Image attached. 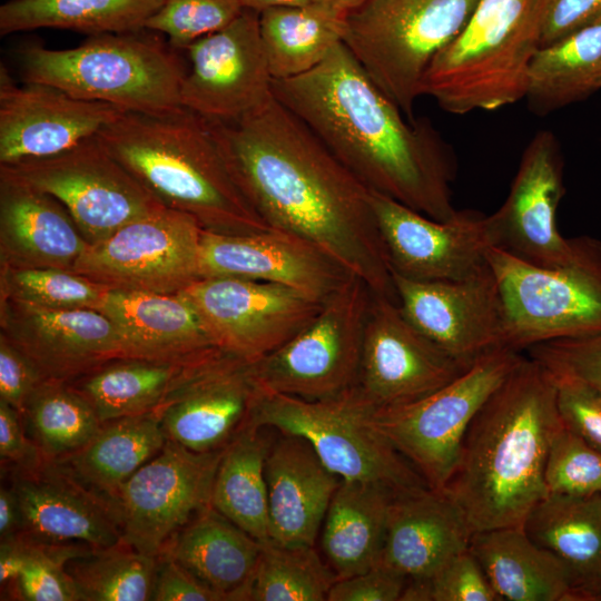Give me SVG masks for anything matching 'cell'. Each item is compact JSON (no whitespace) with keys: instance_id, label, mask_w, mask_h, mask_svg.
<instances>
[{"instance_id":"83f0119b","label":"cell","mask_w":601,"mask_h":601,"mask_svg":"<svg viewBox=\"0 0 601 601\" xmlns=\"http://www.w3.org/2000/svg\"><path fill=\"white\" fill-rule=\"evenodd\" d=\"M280 434L270 443L265 462L269 540L313 546L342 479L324 465L305 439Z\"/></svg>"},{"instance_id":"d4e9b609","label":"cell","mask_w":601,"mask_h":601,"mask_svg":"<svg viewBox=\"0 0 601 601\" xmlns=\"http://www.w3.org/2000/svg\"><path fill=\"white\" fill-rule=\"evenodd\" d=\"M10 486L21 510L20 534L41 542L92 548L122 541L110 509L49 460L32 470L14 467Z\"/></svg>"},{"instance_id":"30bf717a","label":"cell","mask_w":601,"mask_h":601,"mask_svg":"<svg viewBox=\"0 0 601 601\" xmlns=\"http://www.w3.org/2000/svg\"><path fill=\"white\" fill-rule=\"evenodd\" d=\"M523 356L510 348L494 349L420 400L376 407L372 425L431 489L442 491L455 469L474 416Z\"/></svg>"},{"instance_id":"cb8c5ba5","label":"cell","mask_w":601,"mask_h":601,"mask_svg":"<svg viewBox=\"0 0 601 601\" xmlns=\"http://www.w3.org/2000/svg\"><path fill=\"white\" fill-rule=\"evenodd\" d=\"M8 339L26 353L46 380H62L120 356L112 322L95 309H51L4 298Z\"/></svg>"},{"instance_id":"2e32d148","label":"cell","mask_w":601,"mask_h":601,"mask_svg":"<svg viewBox=\"0 0 601 601\" xmlns=\"http://www.w3.org/2000/svg\"><path fill=\"white\" fill-rule=\"evenodd\" d=\"M190 67L180 88L181 107L209 121L228 122L272 96L259 33V13L245 9L234 21L186 48Z\"/></svg>"},{"instance_id":"d6986e66","label":"cell","mask_w":601,"mask_h":601,"mask_svg":"<svg viewBox=\"0 0 601 601\" xmlns=\"http://www.w3.org/2000/svg\"><path fill=\"white\" fill-rule=\"evenodd\" d=\"M564 194L563 158L558 139L540 130L525 147L510 193L489 215L494 247L540 267L570 262L577 238L563 237L556 209Z\"/></svg>"},{"instance_id":"f6af8a7d","label":"cell","mask_w":601,"mask_h":601,"mask_svg":"<svg viewBox=\"0 0 601 601\" xmlns=\"http://www.w3.org/2000/svg\"><path fill=\"white\" fill-rule=\"evenodd\" d=\"M244 10L240 0H162L145 29L165 35L174 49L186 50L196 40L228 26Z\"/></svg>"},{"instance_id":"ffe728a7","label":"cell","mask_w":601,"mask_h":601,"mask_svg":"<svg viewBox=\"0 0 601 601\" xmlns=\"http://www.w3.org/2000/svg\"><path fill=\"white\" fill-rule=\"evenodd\" d=\"M469 367L415 328L396 300L372 294L357 384L376 407L420 400Z\"/></svg>"},{"instance_id":"11a10c76","label":"cell","mask_w":601,"mask_h":601,"mask_svg":"<svg viewBox=\"0 0 601 601\" xmlns=\"http://www.w3.org/2000/svg\"><path fill=\"white\" fill-rule=\"evenodd\" d=\"M21 413L0 400V456L16 469L32 470L43 464L47 459L37 444L24 434L20 421Z\"/></svg>"},{"instance_id":"ee69618b","label":"cell","mask_w":601,"mask_h":601,"mask_svg":"<svg viewBox=\"0 0 601 601\" xmlns=\"http://www.w3.org/2000/svg\"><path fill=\"white\" fill-rule=\"evenodd\" d=\"M24 563L14 581L16 595L24 601H81L66 571V562L92 548L81 543H49L20 534Z\"/></svg>"},{"instance_id":"e0dca14e","label":"cell","mask_w":601,"mask_h":601,"mask_svg":"<svg viewBox=\"0 0 601 601\" xmlns=\"http://www.w3.org/2000/svg\"><path fill=\"white\" fill-rule=\"evenodd\" d=\"M371 200L392 274L460 280L487 265L494 247L489 216L456 210L450 219L436 220L375 191Z\"/></svg>"},{"instance_id":"680465c9","label":"cell","mask_w":601,"mask_h":601,"mask_svg":"<svg viewBox=\"0 0 601 601\" xmlns=\"http://www.w3.org/2000/svg\"><path fill=\"white\" fill-rule=\"evenodd\" d=\"M366 1L368 0H315L314 3H317L332 13L346 19Z\"/></svg>"},{"instance_id":"7a4b0ae2","label":"cell","mask_w":601,"mask_h":601,"mask_svg":"<svg viewBox=\"0 0 601 601\" xmlns=\"http://www.w3.org/2000/svg\"><path fill=\"white\" fill-rule=\"evenodd\" d=\"M272 91L371 191L436 220L455 215L453 147L428 118L404 119L344 42Z\"/></svg>"},{"instance_id":"f1b7e54d","label":"cell","mask_w":601,"mask_h":601,"mask_svg":"<svg viewBox=\"0 0 601 601\" xmlns=\"http://www.w3.org/2000/svg\"><path fill=\"white\" fill-rule=\"evenodd\" d=\"M99 312L116 327L120 357L179 359L219 348L197 309L180 293L109 289Z\"/></svg>"},{"instance_id":"4dcf8cb0","label":"cell","mask_w":601,"mask_h":601,"mask_svg":"<svg viewBox=\"0 0 601 601\" xmlns=\"http://www.w3.org/2000/svg\"><path fill=\"white\" fill-rule=\"evenodd\" d=\"M523 528L565 566L572 601H592L601 592V494H549L531 510Z\"/></svg>"},{"instance_id":"8992f818","label":"cell","mask_w":601,"mask_h":601,"mask_svg":"<svg viewBox=\"0 0 601 601\" xmlns=\"http://www.w3.org/2000/svg\"><path fill=\"white\" fill-rule=\"evenodd\" d=\"M148 29L90 36L69 49L30 45L20 50L23 82L57 87L125 111L166 115L183 108L187 68L168 42Z\"/></svg>"},{"instance_id":"4fadbf2b","label":"cell","mask_w":601,"mask_h":601,"mask_svg":"<svg viewBox=\"0 0 601 601\" xmlns=\"http://www.w3.org/2000/svg\"><path fill=\"white\" fill-rule=\"evenodd\" d=\"M8 167L58 199L89 245L107 239L164 205L110 154L97 135L61 154Z\"/></svg>"},{"instance_id":"7dc6e473","label":"cell","mask_w":601,"mask_h":601,"mask_svg":"<svg viewBox=\"0 0 601 601\" xmlns=\"http://www.w3.org/2000/svg\"><path fill=\"white\" fill-rule=\"evenodd\" d=\"M525 352L551 374L579 380L601 392V334L549 341Z\"/></svg>"},{"instance_id":"f5cc1de1","label":"cell","mask_w":601,"mask_h":601,"mask_svg":"<svg viewBox=\"0 0 601 601\" xmlns=\"http://www.w3.org/2000/svg\"><path fill=\"white\" fill-rule=\"evenodd\" d=\"M601 17V0H544L540 48L548 47Z\"/></svg>"},{"instance_id":"5bb4252c","label":"cell","mask_w":601,"mask_h":601,"mask_svg":"<svg viewBox=\"0 0 601 601\" xmlns=\"http://www.w3.org/2000/svg\"><path fill=\"white\" fill-rule=\"evenodd\" d=\"M224 449L195 452L167 440L118 491L114 515L122 541L138 552L159 555L178 531L211 506Z\"/></svg>"},{"instance_id":"c3c4849f","label":"cell","mask_w":601,"mask_h":601,"mask_svg":"<svg viewBox=\"0 0 601 601\" xmlns=\"http://www.w3.org/2000/svg\"><path fill=\"white\" fill-rule=\"evenodd\" d=\"M422 579L428 601H501L470 549Z\"/></svg>"},{"instance_id":"9f6ffc18","label":"cell","mask_w":601,"mask_h":601,"mask_svg":"<svg viewBox=\"0 0 601 601\" xmlns=\"http://www.w3.org/2000/svg\"><path fill=\"white\" fill-rule=\"evenodd\" d=\"M24 563L23 539L19 534L2 540L0 544V583L1 587L13 583L19 577Z\"/></svg>"},{"instance_id":"94428289","label":"cell","mask_w":601,"mask_h":601,"mask_svg":"<svg viewBox=\"0 0 601 601\" xmlns=\"http://www.w3.org/2000/svg\"><path fill=\"white\" fill-rule=\"evenodd\" d=\"M592 601H601V592H599L593 599Z\"/></svg>"},{"instance_id":"1f68e13d","label":"cell","mask_w":601,"mask_h":601,"mask_svg":"<svg viewBox=\"0 0 601 601\" xmlns=\"http://www.w3.org/2000/svg\"><path fill=\"white\" fill-rule=\"evenodd\" d=\"M166 441L159 415L152 411L104 423L82 449L51 462L114 514L121 485L152 459Z\"/></svg>"},{"instance_id":"ac0fdd59","label":"cell","mask_w":601,"mask_h":601,"mask_svg":"<svg viewBox=\"0 0 601 601\" xmlns=\"http://www.w3.org/2000/svg\"><path fill=\"white\" fill-rule=\"evenodd\" d=\"M397 304L424 336L464 366L505 348L503 304L487 265L460 280H414L395 274Z\"/></svg>"},{"instance_id":"60d3db41","label":"cell","mask_w":601,"mask_h":601,"mask_svg":"<svg viewBox=\"0 0 601 601\" xmlns=\"http://www.w3.org/2000/svg\"><path fill=\"white\" fill-rule=\"evenodd\" d=\"M157 561L121 541L73 555L66 571L81 601H146L151 597Z\"/></svg>"},{"instance_id":"6da1fadb","label":"cell","mask_w":601,"mask_h":601,"mask_svg":"<svg viewBox=\"0 0 601 601\" xmlns=\"http://www.w3.org/2000/svg\"><path fill=\"white\" fill-rule=\"evenodd\" d=\"M238 188L269 228L302 237L397 302L371 190L273 95L246 116L209 121Z\"/></svg>"},{"instance_id":"ba28073f","label":"cell","mask_w":601,"mask_h":601,"mask_svg":"<svg viewBox=\"0 0 601 601\" xmlns=\"http://www.w3.org/2000/svg\"><path fill=\"white\" fill-rule=\"evenodd\" d=\"M486 259L501 293L505 348L601 334L600 240L578 237L574 257L552 268L495 247Z\"/></svg>"},{"instance_id":"44dd1931","label":"cell","mask_w":601,"mask_h":601,"mask_svg":"<svg viewBox=\"0 0 601 601\" xmlns=\"http://www.w3.org/2000/svg\"><path fill=\"white\" fill-rule=\"evenodd\" d=\"M260 386L253 363L218 351L156 410L167 440L195 452L224 449L250 422Z\"/></svg>"},{"instance_id":"52a82bcc","label":"cell","mask_w":601,"mask_h":601,"mask_svg":"<svg viewBox=\"0 0 601 601\" xmlns=\"http://www.w3.org/2000/svg\"><path fill=\"white\" fill-rule=\"evenodd\" d=\"M375 408L358 384L322 400L260 386L249 424L305 439L324 465L342 480L378 483L394 493L428 486L373 427Z\"/></svg>"},{"instance_id":"7c38bea8","label":"cell","mask_w":601,"mask_h":601,"mask_svg":"<svg viewBox=\"0 0 601 601\" xmlns=\"http://www.w3.org/2000/svg\"><path fill=\"white\" fill-rule=\"evenodd\" d=\"M203 227L165 205L89 245L72 270L110 289L177 294L201 278Z\"/></svg>"},{"instance_id":"91938a15","label":"cell","mask_w":601,"mask_h":601,"mask_svg":"<svg viewBox=\"0 0 601 601\" xmlns=\"http://www.w3.org/2000/svg\"><path fill=\"white\" fill-rule=\"evenodd\" d=\"M240 2L245 9L259 13L269 8L311 4L315 0H240Z\"/></svg>"},{"instance_id":"603a6c76","label":"cell","mask_w":601,"mask_h":601,"mask_svg":"<svg viewBox=\"0 0 601 601\" xmlns=\"http://www.w3.org/2000/svg\"><path fill=\"white\" fill-rule=\"evenodd\" d=\"M200 275L279 284L318 302L354 276L311 242L274 228L242 235L203 229Z\"/></svg>"},{"instance_id":"74e56055","label":"cell","mask_w":601,"mask_h":601,"mask_svg":"<svg viewBox=\"0 0 601 601\" xmlns=\"http://www.w3.org/2000/svg\"><path fill=\"white\" fill-rule=\"evenodd\" d=\"M264 428L248 424L225 446L211 493V508L259 542L269 540Z\"/></svg>"},{"instance_id":"f907efd6","label":"cell","mask_w":601,"mask_h":601,"mask_svg":"<svg viewBox=\"0 0 601 601\" xmlns=\"http://www.w3.org/2000/svg\"><path fill=\"white\" fill-rule=\"evenodd\" d=\"M45 380L32 359L11 341L1 335L0 400L7 402L22 414L29 396Z\"/></svg>"},{"instance_id":"6f0895ef","label":"cell","mask_w":601,"mask_h":601,"mask_svg":"<svg viewBox=\"0 0 601 601\" xmlns=\"http://www.w3.org/2000/svg\"><path fill=\"white\" fill-rule=\"evenodd\" d=\"M22 531V516L17 495L11 486L0 489V538L8 540Z\"/></svg>"},{"instance_id":"d590c367","label":"cell","mask_w":601,"mask_h":601,"mask_svg":"<svg viewBox=\"0 0 601 601\" xmlns=\"http://www.w3.org/2000/svg\"><path fill=\"white\" fill-rule=\"evenodd\" d=\"M219 349L179 359L129 358L110 364L89 375L79 392L102 424L152 412L195 367Z\"/></svg>"},{"instance_id":"681fc988","label":"cell","mask_w":601,"mask_h":601,"mask_svg":"<svg viewBox=\"0 0 601 601\" xmlns=\"http://www.w3.org/2000/svg\"><path fill=\"white\" fill-rule=\"evenodd\" d=\"M553 377L562 425L601 453V392L575 378Z\"/></svg>"},{"instance_id":"836d02e7","label":"cell","mask_w":601,"mask_h":601,"mask_svg":"<svg viewBox=\"0 0 601 601\" xmlns=\"http://www.w3.org/2000/svg\"><path fill=\"white\" fill-rule=\"evenodd\" d=\"M394 494L378 483L341 481L322 525L321 543L338 579L377 564Z\"/></svg>"},{"instance_id":"f546056e","label":"cell","mask_w":601,"mask_h":601,"mask_svg":"<svg viewBox=\"0 0 601 601\" xmlns=\"http://www.w3.org/2000/svg\"><path fill=\"white\" fill-rule=\"evenodd\" d=\"M262 542L211 506L197 514L166 544V555L224 601L250 600Z\"/></svg>"},{"instance_id":"ab89813d","label":"cell","mask_w":601,"mask_h":601,"mask_svg":"<svg viewBox=\"0 0 601 601\" xmlns=\"http://www.w3.org/2000/svg\"><path fill=\"white\" fill-rule=\"evenodd\" d=\"M22 414L29 437L49 461L82 449L102 425L88 400L58 380L42 381L29 396Z\"/></svg>"},{"instance_id":"816d5d0a","label":"cell","mask_w":601,"mask_h":601,"mask_svg":"<svg viewBox=\"0 0 601 601\" xmlns=\"http://www.w3.org/2000/svg\"><path fill=\"white\" fill-rule=\"evenodd\" d=\"M406 578L376 564L371 569L337 579L326 601H400Z\"/></svg>"},{"instance_id":"7bdbcfd3","label":"cell","mask_w":601,"mask_h":601,"mask_svg":"<svg viewBox=\"0 0 601 601\" xmlns=\"http://www.w3.org/2000/svg\"><path fill=\"white\" fill-rule=\"evenodd\" d=\"M4 298L51 309L99 311L109 287L69 269L3 267Z\"/></svg>"},{"instance_id":"5b68a950","label":"cell","mask_w":601,"mask_h":601,"mask_svg":"<svg viewBox=\"0 0 601 601\" xmlns=\"http://www.w3.org/2000/svg\"><path fill=\"white\" fill-rule=\"evenodd\" d=\"M544 0H477L462 31L430 63L422 95L453 115L493 111L525 97L540 49Z\"/></svg>"},{"instance_id":"8d00e7d4","label":"cell","mask_w":601,"mask_h":601,"mask_svg":"<svg viewBox=\"0 0 601 601\" xmlns=\"http://www.w3.org/2000/svg\"><path fill=\"white\" fill-rule=\"evenodd\" d=\"M346 19L317 3L259 12V33L273 80L302 76L343 42Z\"/></svg>"},{"instance_id":"db71d44e","label":"cell","mask_w":601,"mask_h":601,"mask_svg":"<svg viewBox=\"0 0 601 601\" xmlns=\"http://www.w3.org/2000/svg\"><path fill=\"white\" fill-rule=\"evenodd\" d=\"M157 568L150 600L154 601H224L221 595L203 584L173 559L157 555Z\"/></svg>"},{"instance_id":"3957f363","label":"cell","mask_w":601,"mask_h":601,"mask_svg":"<svg viewBox=\"0 0 601 601\" xmlns=\"http://www.w3.org/2000/svg\"><path fill=\"white\" fill-rule=\"evenodd\" d=\"M560 426L553 375L523 356L474 416L442 490L473 533L523 526L531 510L549 495L545 464Z\"/></svg>"},{"instance_id":"484cf974","label":"cell","mask_w":601,"mask_h":601,"mask_svg":"<svg viewBox=\"0 0 601 601\" xmlns=\"http://www.w3.org/2000/svg\"><path fill=\"white\" fill-rule=\"evenodd\" d=\"M3 267L72 270L89 244L65 206L0 165Z\"/></svg>"},{"instance_id":"7402d4cb","label":"cell","mask_w":601,"mask_h":601,"mask_svg":"<svg viewBox=\"0 0 601 601\" xmlns=\"http://www.w3.org/2000/svg\"><path fill=\"white\" fill-rule=\"evenodd\" d=\"M125 110L45 83L13 81L0 66V164L61 154L96 136Z\"/></svg>"},{"instance_id":"d6a6232c","label":"cell","mask_w":601,"mask_h":601,"mask_svg":"<svg viewBox=\"0 0 601 601\" xmlns=\"http://www.w3.org/2000/svg\"><path fill=\"white\" fill-rule=\"evenodd\" d=\"M469 549L501 601H572L565 566L523 526L475 532Z\"/></svg>"},{"instance_id":"277c9868","label":"cell","mask_w":601,"mask_h":601,"mask_svg":"<svg viewBox=\"0 0 601 601\" xmlns=\"http://www.w3.org/2000/svg\"><path fill=\"white\" fill-rule=\"evenodd\" d=\"M97 136L160 203L191 215L203 229L242 235L269 228L234 180L208 120L194 111H126Z\"/></svg>"},{"instance_id":"bcb514c9","label":"cell","mask_w":601,"mask_h":601,"mask_svg":"<svg viewBox=\"0 0 601 601\" xmlns=\"http://www.w3.org/2000/svg\"><path fill=\"white\" fill-rule=\"evenodd\" d=\"M544 479L549 494H601V453L561 423L550 444Z\"/></svg>"},{"instance_id":"4316f807","label":"cell","mask_w":601,"mask_h":601,"mask_svg":"<svg viewBox=\"0 0 601 601\" xmlns=\"http://www.w3.org/2000/svg\"><path fill=\"white\" fill-rule=\"evenodd\" d=\"M472 530L444 492L423 486L393 495L377 564L408 579L431 577L469 549Z\"/></svg>"},{"instance_id":"b9f144b4","label":"cell","mask_w":601,"mask_h":601,"mask_svg":"<svg viewBox=\"0 0 601 601\" xmlns=\"http://www.w3.org/2000/svg\"><path fill=\"white\" fill-rule=\"evenodd\" d=\"M337 575L313 546L262 542L253 577V601H325Z\"/></svg>"},{"instance_id":"9c48e42d","label":"cell","mask_w":601,"mask_h":601,"mask_svg":"<svg viewBox=\"0 0 601 601\" xmlns=\"http://www.w3.org/2000/svg\"><path fill=\"white\" fill-rule=\"evenodd\" d=\"M477 0H368L346 18L344 45L411 120L424 75Z\"/></svg>"},{"instance_id":"f35d334b","label":"cell","mask_w":601,"mask_h":601,"mask_svg":"<svg viewBox=\"0 0 601 601\" xmlns=\"http://www.w3.org/2000/svg\"><path fill=\"white\" fill-rule=\"evenodd\" d=\"M162 0H10L0 7V33L41 28L90 36L145 28Z\"/></svg>"},{"instance_id":"8fae6325","label":"cell","mask_w":601,"mask_h":601,"mask_svg":"<svg viewBox=\"0 0 601 601\" xmlns=\"http://www.w3.org/2000/svg\"><path fill=\"white\" fill-rule=\"evenodd\" d=\"M372 292L352 276L283 346L253 363L258 384L306 400L335 396L357 384Z\"/></svg>"},{"instance_id":"e575fe53","label":"cell","mask_w":601,"mask_h":601,"mask_svg":"<svg viewBox=\"0 0 601 601\" xmlns=\"http://www.w3.org/2000/svg\"><path fill=\"white\" fill-rule=\"evenodd\" d=\"M601 89V17L565 38L540 48L529 72L530 110L545 116Z\"/></svg>"},{"instance_id":"9a60e30c","label":"cell","mask_w":601,"mask_h":601,"mask_svg":"<svg viewBox=\"0 0 601 601\" xmlns=\"http://www.w3.org/2000/svg\"><path fill=\"white\" fill-rule=\"evenodd\" d=\"M217 346L255 363L302 331L323 302L284 285L238 277H205L180 292Z\"/></svg>"}]
</instances>
